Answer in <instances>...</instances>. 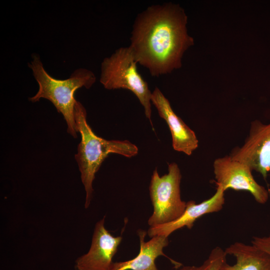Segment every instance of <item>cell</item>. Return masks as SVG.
<instances>
[{"instance_id": "obj_1", "label": "cell", "mask_w": 270, "mask_h": 270, "mask_svg": "<svg viewBox=\"0 0 270 270\" xmlns=\"http://www.w3.org/2000/svg\"><path fill=\"white\" fill-rule=\"evenodd\" d=\"M187 23L184 10L170 2L150 6L138 14L128 46L152 76L166 74L182 66L184 54L194 44Z\"/></svg>"}, {"instance_id": "obj_2", "label": "cell", "mask_w": 270, "mask_h": 270, "mask_svg": "<svg viewBox=\"0 0 270 270\" xmlns=\"http://www.w3.org/2000/svg\"><path fill=\"white\" fill-rule=\"evenodd\" d=\"M74 114L77 132L81 136L78 152L74 157L86 191L85 208H87L92 198V184L96 174L104 160L111 153L128 158L134 156L138 153V148L127 140H106L96 136L87 122L85 108L77 100Z\"/></svg>"}, {"instance_id": "obj_3", "label": "cell", "mask_w": 270, "mask_h": 270, "mask_svg": "<svg viewBox=\"0 0 270 270\" xmlns=\"http://www.w3.org/2000/svg\"><path fill=\"white\" fill-rule=\"evenodd\" d=\"M32 60L28 64L32 69L39 88L35 96L30 98L32 102L42 98L50 100L61 113L67 124V132L77 138L76 124L74 118L76 90L82 87L90 88L96 82V77L90 70L80 68L74 70L66 80H58L50 76L44 70L38 54H33Z\"/></svg>"}, {"instance_id": "obj_4", "label": "cell", "mask_w": 270, "mask_h": 270, "mask_svg": "<svg viewBox=\"0 0 270 270\" xmlns=\"http://www.w3.org/2000/svg\"><path fill=\"white\" fill-rule=\"evenodd\" d=\"M138 62L129 46L116 50L101 64L100 82L109 90L126 89L131 91L144 110L146 117L152 126L151 116V96L148 83L137 70Z\"/></svg>"}, {"instance_id": "obj_5", "label": "cell", "mask_w": 270, "mask_h": 270, "mask_svg": "<svg viewBox=\"0 0 270 270\" xmlns=\"http://www.w3.org/2000/svg\"><path fill=\"white\" fill-rule=\"evenodd\" d=\"M180 171L176 162L168 164V173L160 176L157 169L154 170L149 187L154 208L148 220L151 226L172 222L184 212L186 202L180 197Z\"/></svg>"}, {"instance_id": "obj_6", "label": "cell", "mask_w": 270, "mask_h": 270, "mask_svg": "<svg viewBox=\"0 0 270 270\" xmlns=\"http://www.w3.org/2000/svg\"><path fill=\"white\" fill-rule=\"evenodd\" d=\"M214 172L216 186L228 189L248 192L260 204L268 201L269 192L254 180L252 170L246 164L234 160L230 155L216 159Z\"/></svg>"}, {"instance_id": "obj_7", "label": "cell", "mask_w": 270, "mask_h": 270, "mask_svg": "<svg viewBox=\"0 0 270 270\" xmlns=\"http://www.w3.org/2000/svg\"><path fill=\"white\" fill-rule=\"evenodd\" d=\"M230 156L246 164L266 179L270 172V122H252L244 144L234 148Z\"/></svg>"}, {"instance_id": "obj_8", "label": "cell", "mask_w": 270, "mask_h": 270, "mask_svg": "<svg viewBox=\"0 0 270 270\" xmlns=\"http://www.w3.org/2000/svg\"><path fill=\"white\" fill-rule=\"evenodd\" d=\"M104 217L96 224L89 250L76 260V270H111L114 263L112 258L122 240V237H114L106 229Z\"/></svg>"}, {"instance_id": "obj_9", "label": "cell", "mask_w": 270, "mask_h": 270, "mask_svg": "<svg viewBox=\"0 0 270 270\" xmlns=\"http://www.w3.org/2000/svg\"><path fill=\"white\" fill-rule=\"evenodd\" d=\"M151 102L170 128L173 148L186 155H191L198 144L194 132L176 114L169 100L158 87L152 92Z\"/></svg>"}, {"instance_id": "obj_10", "label": "cell", "mask_w": 270, "mask_h": 270, "mask_svg": "<svg viewBox=\"0 0 270 270\" xmlns=\"http://www.w3.org/2000/svg\"><path fill=\"white\" fill-rule=\"evenodd\" d=\"M224 192L221 187L216 186V192L210 198L198 204L192 200L188 202L186 210L180 218L172 222L150 227L148 230V236L150 238L156 236L168 237L183 227L191 229L198 218L206 214L218 212L222 208L225 202Z\"/></svg>"}, {"instance_id": "obj_11", "label": "cell", "mask_w": 270, "mask_h": 270, "mask_svg": "<svg viewBox=\"0 0 270 270\" xmlns=\"http://www.w3.org/2000/svg\"><path fill=\"white\" fill-rule=\"evenodd\" d=\"M146 234L144 230L138 231L140 250L137 256L129 260L114 262L110 270H158L155 260L161 256L169 258L174 265L175 268L182 266V264L172 260L163 252L164 248L168 244V237L156 236L145 242Z\"/></svg>"}, {"instance_id": "obj_12", "label": "cell", "mask_w": 270, "mask_h": 270, "mask_svg": "<svg viewBox=\"0 0 270 270\" xmlns=\"http://www.w3.org/2000/svg\"><path fill=\"white\" fill-rule=\"evenodd\" d=\"M225 252L235 258L236 262L230 265L226 261L220 270H270V256L252 244L236 242Z\"/></svg>"}, {"instance_id": "obj_13", "label": "cell", "mask_w": 270, "mask_h": 270, "mask_svg": "<svg viewBox=\"0 0 270 270\" xmlns=\"http://www.w3.org/2000/svg\"><path fill=\"white\" fill-rule=\"evenodd\" d=\"M226 254L220 247H216L210 252L208 258L199 266H183L174 270H220L226 262Z\"/></svg>"}, {"instance_id": "obj_14", "label": "cell", "mask_w": 270, "mask_h": 270, "mask_svg": "<svg viewBox=\"0 0 270 270\" xmlns=\"http://www.w3.org/2000/svg\"><path fill=\"white\" fill-rule=\"evenodd\" d=\"M252 243L253 246L270 256V233L268 236L262 237L254 236Z\"/></svg>"}]
</instances>
